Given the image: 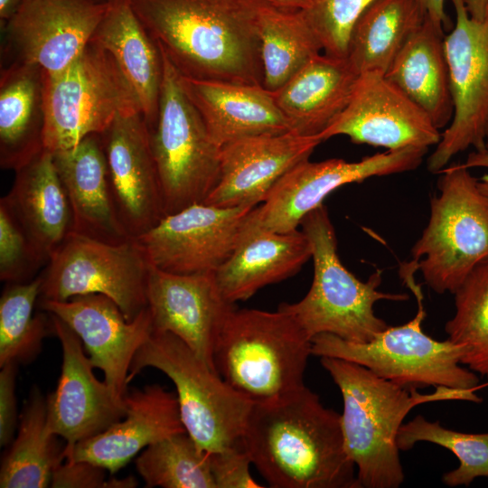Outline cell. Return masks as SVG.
<instances>
[{"mask_svg":"<svg viewBox=\"0 0 488 488\" xmlns=\"http://www.w3.org/2000/svg\"><path fill=\"white\" fill-rule=\"evenodd\" d=\"M182 77L263 83L259 16L265 0H129Z\"/></svg>","mask_w":488,"mask_h":488,"instance_id":"1","label":"cell"},{"mask_svg":"<svg viewBox=\"0 0 488 488\" xmlns=\"http://www.w3.org/2000/svg\"><path fill=\"white\" fill-rule=\"evenodd\" d=\"M243 444L273 488H359L341 414L305 386L284 399L257 403Z\"/></svg>","mask_w":488,"mask_h":488,"instance_id":"2","label":"cell"},{"mask_svg":"<svg viewBox=\"0 0 488 488\" xmlns=\"http://www.w3.org/2000/svg\"><path fill=\"white\" fill-rule=\"evenodd\" d=\"M320 361L342 393L344 446L357 468L359 488H398L403 483L397 436L414 407L443 400L483 401L476 389L436 387L423 394L355 362L333 357H321Z\"/></svg>","mask_w":488,"mask_h":488,"instance_id":"3","label":"cell"},{"mask_svg":"<svg viewBox=\"0 0 488 488\" xmlns=\"http://www.w3.org/2000/svg\"><path fill=\"white\" fill-rule=\"evenodd\" d=\"M312 339L286 312L234 309L218 339L216 372L254 404L303 389Z\"/></svg>","mask_w":488,"mask_h":488,"instance_id":"4","label":"cell"},{"mask_svg":"<svg viewBox=\"0 0 488 488\" xmlns=\"http://www.w3.org/2000/svg\"><path fill=\"white\" fill-rule=\"evenodd\" d=\"M300 226L311 245L312 286L300 301L282 303L278 308L289 314L311 339L320 333L353 343L374 339L389 326L375 314V303L405 301L408 296L378 290L382 281L380 270L363 282L343 265L334 228L324 204L308 213Z\"/></svg>","mask_w":488,"mask_h":488,"instance_id":"5","label":"cell"},{"mask_svg":"<svg viewBox=\"0 0 488 488\" xmlns=\"http://www.w3.org/2000/svg\"><path fill=\"white\" fill-rule=\"evenodd\" d=\"M146 367L174 384L186 432L205 453L243 444L254 403L211 370L177 336L153 332L136 353L128 382Z\"/></svg>","mask_w":488,"mask_h":488,"instance_id":"6","label":"cell"},{"mask_svg":"<svg viewBox=\"0 0 488 488\" xmlns=\"http://www.w3.org/2000/svg\"><path fill=\"white\" fill-rule=\"evenodd\" d=\"M430 202V218L411 249L426 284L454 294L488 258V196L465 164L446 166Z\"/></svg>","mask_w":488,"mask_h":488,"instance_id":"7","label":"cell"},{"mask_svg":"<svg viewBox=\"0 0 488 488\" xmlns=\"http://www.w3.org/2000/svg\"><path fill=\"white\" fill-rule=\"evenodd\" d=\"M161 53L163 80L158 114L154 125L147 127L164 214L169 215L204 202L220 177L221 147L185 91L180 73Z\"/></svg>","mask_w":488,"mask_h":488,"instance_id":"8","label":"cell"},{"mask_svg":"<svg viewBox=\"0 0 488 488\" xmlns=\"http://www.w3.org/2000/svg\"><path fill=\"white\" fill-rule=\"evenodd\" d=\"M415 297L418 311L408 323L389 325L366 343L320 333L312 339V354L355 362L405 388L477 389L476 373L461 366L463 347L449 339L436 340L423 331L422 322L426 317L423 295Z\"/></svg>","mask_w":488,"mask_h":488,"instance_id":"9","label":"cell"},{"mask_svg":"<svg viewBox=\"0 0 488 488\" xmlns=\"http://www.w3.org/2000/svg\"><path fill=\"white\" fill-rule=\"evenodd\" d=\"M132 113L142 114L132 88L112 55L89 42L63 71L46 74L44 149L70 150Z\"/></svg>","mask_w":488,"mask_h":488,"instance_id":"10","label":"cell"},{"mask_svg":"<svg viewBox=\"0 0 488 488\" xmlns=\"http://www.w3.org/2000/svg\"><path fill=\"white\" fill-rule=\"evenodd\" d=\"M150 267L135 239L111 244L71 232L54 250L42 274L39 299L67 301L101 294L132 321L147 307Z\"/></svg>","mask_w":488,"mask_h":488,"instance_id":"11","label":"cell"},{"mask_svg":"<svg viewBox=\"0 0 488 488\" xmlns=\"http://www.w3.org/2000/svg\"><path fill=\"white\" fill-rule=\"evenodd\" d=\"M427 152V148L405 147L377 153L357 162L340 158L305 160L290 169L267 199L248 213L239 241L260 231L283 233L297 230L304 218L334 190L374 176L412 171L420 165Z\"/></svg>","mask_w":488,"mask_h":488,"instance_id":"12","label":"cell"},{"mask_svg":"<svg viewBox=\"0 0 488 488\" xmlns=\"http://www.w3.org/2000/svg\"><path fill=\"white\" fill-rule=\"evenodd\" d=\"M455 23L444 44L449 70L453 117L427 169L439 173L458 153L473 146L486 149L488 128V10L484 19L473 18L465 0H451Z\"/></svg>","mask_w":488,"mask_h":488,"instance_id":"13","label":"cell"},{"mask_svg":"<svg viewBox=\"0 0 488 488\" xmlns=\"http://www.w3.org/2000/svg\"><path fill=\"white\" fill-rule=\"evenodd\" d=\"M251 210L194 203L164 216L135 239L157 269L180 275L215 272L236 249Z\"/></svg>","mask_w":488,"mask_h":488,"instance_id":"14","label":"cell"},{"mask_svg":"<svg viewBox=\"0 0 488 488\" xmlns=\"http://www.w3.org/2000/svg\"><path fill=\"white\" fill-rule=\"evenodd\" d=\"M107 7V0H23L3 25L5 51L13 62L34 64L56 75L89 43Z\"/></svg>","mask_w":488,"mask_h":488,"instance_id":"15","label":"cell"},{"mask_svg":"<svg viewBox=\"0 0 488 488\" xmlns=\"http://www.w3.org/2000/svg\"><path fill=\"white\" fill-rule=\"evenodd\" d=\"M439 129L427 114L391 83L384 73L360 74L343 111L321 134L323 141L346 136L355 144L387 150L437 145Z\"/></svg>","mask_w":488,"mask_h":488,"instance_id":"16","label":"cell"},{"mask_svg":"<svg viewBox=\"0 0 488 488\" xmlns=\"http://www.w3.org/2000/svg\"><path fill=\"white\" fill-rule=\"evenodd\" d=\"M50 315L61 345L62 364L56 389L46 398L47 428L63 438L65 455L78 443L122 419L126 405L95 377L78 334L58 316Z\"/></svg>","mask_w":488,"mask_h":488,"instance_id":"17","label":"cell"},{"mask_svg":"<svg viewBox=\"0 0 488 488\" xmlns=\"http://www.w3.org/2000/svg\"><path fill=\"white\" fill-rule=\"evenodd\" d=\"M146 297L153 332L177 336L216 371L215 347L235 306L223 296L215 272L180 275L151 266Z\"/></svg>","mask_w":488,"mask_h":488,"instance_id":"18","label":"cell"},{"mask_svg":"<svg viewBox=\"0 0 488 488\" xmlns=\"http://www.w3.org/2000/svg\"><path fill=\"white\" fill-rule=\"evenodd\" d=\"M42 310L58 316L80 338L93 368L99 369L115 396L124 399L133 359L153 333L146 307L127 321L117 305L101 294L67 301L39 300Z\"/></svg>","mask_w":488,"mask_h":488,"instance_id":"19","label":"cell"},{"mask_svg":"<svg viewBox=\"0 0 488 488\" xmlns=\"http://www.w3.org/2000/svg\"><path fill=\"white\" fill-rule=\"evenodd\" d=\"M100 136L118 218L136 239L165 215L147 125L141 113L120 114Z\"/></svg>","mask_w":488,"mask_h":488,"instance_id":"20","label":"cell"},{"mask_svg":"<svg viewBox=\"0 0 488 488\" xmlns=\"http://www.w3.org/2000/svg\"><path fill=\"white\" fill-rule=\"evenodd\" d=\"M320 136L287 132L240 138L221 148L218 183L203 203L255 208L294 166L309 159Z\"/></svg>","mask_w":488,"mask_h":488,"instance_id":"21","label":"cell"},{"mask_svg":"<svg viewBox=\"0 0 488 488\" xmlns=\"http://www.w3.org/2000/svg\"><path fill=\"white\" fill-rule=\"evenodd\" d=\"M124 401L126 414L122 419L75 445L64 460L89 461L113 474L147 446L186 431L176 394L161 385L127 391Z\"/></svg>","mask_w":488,"mask_h":488,"instance_id":"22","label":"cell"},{"mask_svg":"<svg viewBox=\"0 0 488 488\" xmlns=\"http://www.w3.org/2000/svg\"><path fill=\"white\" fill-rule=\"evenodd\" d=\"M52 155L70 204L72 232L111 244L132 239L116 210L101 136Z\"/></svg>","mask_w":488,"mask_h":488,"instance_id":"23","label":"cell"},{"mask_svg":"<svg viewBox=\"0 0 488 488\" xmlns=\"http://www.w3.org/2000/svg\"><path fill=\"white\" fill-rule=\"evenodd\" d=\"M182 80L211 138L221 148L244 137L292 132L271 92L263 85L184 77Z\"/></svg>","mask_w":488,"mask_h":488,"instance_id":"24","label":"cell"},{"mask_svg":"<svg viewBox=\"0 0 488 488\" xmlns=\"http://www.w3.org/2000/svg\"><path fill=\"white\" fill-rule=\"evenodd\" d=\"M358 77L347 58L322 52L271 94L292 132L320 136L348 105Z\"/></svg>","mask_w":488,"mask_h":488,"instance_id":"25","label":"cell"},{"mask_svg":"<svg viewBox=\"0 0 488 488\" xmlns=\"http://www.w3.org/2000/svg\"><path fill=\"white\" fill-rule=\"evenodd\" d=\"M47 261L73 231V217L52 153L43 149L15 172L9 192L1 198Z\"/></svg>","mask_w":488,"mask_h":488,"instance_id":"26","label":"cell"},{"mask_svg":"<svg viewBox=\"0 0 488 488\" xmlns=\"http://www.w3.org/2000/svg\"><path fill=\"white\" fill-rule=\"evenodd\" d=\"M106 13L90 39L108 51L129 83L148 127L156 120L163 58L129 0H107Z\"/></svg>","mask_w":488,"mask_h":488,"instance_id":"27","label":"cell"},{"mask_svg":"<svg viewBox=\"0 0 488 488\" xmlns=\"http://www.w3.org/2000/svg\"><path fill=\"white\" fill-rule=\"evenodd\" d=\"M311 258L310 241L303 230L260 231L242 238L215 277L223 296L235 304L294 276Z\"/></svg>","mask_w":488,"mask_h":488,"instance_id":"28","label":"cell"},{"mask_svg":"<svg viewBox=\"0 0 488 488\" xmlns=\"http://www.w3.org/2000/svg\"><path fill=\"white\" fill-rule=\"evenodd\" d=\"M45 71L13 62L0 76V166L18 171L44 149Z\"/></svg>","mask_w":488,"mask_h":488,"instance_id":"29","label":"cell"},{"mask_svg":"<svg viewBox=\"0 0 488 488\" xmlns=\"http://www.w3.org/2000/svg\"><path fill=\"white\" fill-rule=\"evenodd\" d=\"M444 38V30L426 16L385 72L438 129L449 125L454 111Z\"/></svg>","mask_w":488,"mask_h":488,"instance_id":"30","label":"cell"},{"mask_svg":"<svg viewBox=\"0 0 488 488\" xmlns=\"http://www.w3.org/2000/svg\"><path fill=\"white\" fill-rule=\"evenodd\" d=\"M418 0H374L353 26L347 60L358 74L384 73L408 39L423 23Z\"/></svg>","mask_w":488,"mask_h":488,"instance_id":"31","label":"cell"},{"mask_svg":"<svg viewBox=\"0 0 488 488\" xmlns=\"http://www.w3.org/2000/svg\"><path fill=\"white\" fill-rule=\"evenodd\" d=\"M65 444L47 428L46 398L33 387L18 422L16 437L0 468L1 488L51 486L55 467L64 460Z\"/></svg>","mask_w":488,"mask_h":488,"instance_id":"32","label":"cell"},{"mask_svg":"<svg viewBox=\"0 0 488 488\" xmlns=\"http://www.w3.org/2000/svg\"><path fill=\"white\" fill-rule=\"evenodd\" d=\"M263 87L273 92L323 52L322 44L302 10L266 5L259 16Z\"/></svg>","mask_w":488,"mask_h":488,"instance_id":"33","label":"cell"},{"mask_svg":"<svg viewBox=\"0 0 488 488\" xmlns=\"http://www.w3.org/2000/svg\"><path fill=\"white\" fill-rule=\"evenodd\" d=\"M42 275L25 283L6 284L0 298V367L25 364L40 353L43 339L53 333L52 319L33 314L41 295Z\"/></svg>","mask_w":488,"mask_h":488,"instance_id":"34","label":"cell"},{"mask_svg":"<svg viewBox=\"0 0 488 488\" xmlns=\"http://www.w3.org/2000/svg\"><path fill=\"white\" fill-rule=\"evenodd\" d=\"M136 467L145 487L216 488L208 454L186 431L145 448Z\"/></svg>","mask_w":488,"mask_h":488,"instance_id":"35","label":"cell"},{"mask_svg":"<svg viewBox=\"0 0 488 488\" xmlns=\"http://www.w3.org/2000/svg\"><path fill=\"white\" fill-rule=\"evenodd\" d=\"M455 312L445 330L464 349L461 363L488 379V258L454 293Z\"/></svg>","mask_w":488,"mask_h":488,"instance_id":"36","label":"cell"},{"mask_svg":"<svg viewBox=\"0 0 488 488\" xmlns=\"http://www.w3.org/2000/svg\"><path fill=\"white\" fill-rule=\"evenodd\" d=\"M418 442L443 446L458 458L459 466L442 477L446 485L468 486L475 478L488 477V432H458L443 427L438 420L431 422L418 415L402 424L398 432L397 446L399 450L407 451Z\"/></svg>","mask_w":488,"mask_h":488,"instance_id":"37","label":"cell"},{"mask_svg":"<svg viewBox=\"0 0 488 488\" xmlns=\"http://www.w3.org/2000/svg\"><path fill=\"white\" fill-rule=\"evenodd\" d=\"M374 0H311L302 10L319 39L323 52L346 58L354 24Z\"/></svg>","mask_w":488,"mask_h":488,"instance_id":"38","label":"cell"},{"mask_svg":"<svg viewBox=\"0 0 488 488\" xmlns=\"http://www.w3.org/2000/svg\"><path fill=\"white\" fill-rule=\"evenodd\" d=\"M47 261L35 248L8 205L0 200V279L25 283Z\"/></svg>","mask_w":488,"mask_h":488,"instance_id":"39","label":"cell"},{"mask_svg":"<svg viewBox=\"0 0 488 488\" xmlns=\"http://www.w3.org/2000/svg\"><path fill=\"white\" fill-rule=\"evenodd\" d=\"M216 488H260L251 476V458L244 444L208 454Z\"/></svg>","mask_w":488,"mask_h":488,"instance_id":"40","label":"cell"},{"mask_svg":"<svg viewBox=\"0 0 488 488\" xmlns=\"http://www.w3.org/2000/svg\"><path fill=\"white\" fill-rule=\"evenodd\" d=\"M105 468L86 460L61 462L53 470L51 487L109 488Z\"/></svg>","mask_w":488,"mask_h":488,"instance_id":"41","label":"cell"},{"mask_svg":"<svg viewBox=\"0 0 488 488\" xmlns=\"http://www.w3.org/2000/svg\"><path fill=\"white\" fill-rule=\"evenodd\" d=\"M18 364L0 367V445L5 446L14 440L17 422L15 377Z\"/></svg>","mask_w":488,"mask_h":488,"instance_id":"42","label":"cell"},{"mask_svg":"<svg viewBox=\"0 0 488 488\" xmlns=\"http://www.w3.org/2000/svg\"><path fill=\"white\" fill-rule=\"evenodd\" d=\"M426 13V16L439 29L445 30L449 25V18L445 11L446 0H418Z\"/></svg>","mask_w":488,"mask_h":488,"instance_id":"43","label":"cell"},{"mask_svg":"<svg viewBox=\"0 0 488 488\" xmlns=\"http://www.w3.org/2000/svg\"><path fill=\"white\" fill-rule=\"evenodd\" d=\"M464 164L469 169L473 167L488 168V150H475L470 153ZM478 186L480 190L488 196V175H485L481 180H478Z\"/></svg>","mask_w":488,"mask_h":488,"instance_id":"44","label":"cell"},{"mask_svg":"<svg viewBox=\"0 0 488 488\" xmlns=\"http://www.w3.org/2000/svg\"><path fill=\"white\" fill-rule=\"evenodd\" d=\"M23 0H0V20L5 24L18 11Z\"/></svg>","mask_w":488,"mask_h":488,"instance_id":"45","label":"cell"},{"mask_svg":"<svg viewBox=\"0 0 488 488\" xmlns=\"http://www.w3.org/2000/svg\"><path fill=\"white\" fill-rule=\"evenodd\" d=\"M268 5L285 10H305L311 0H265Z\"/></svg>","mask_w":488,"mask_h":488,"instance_id":"46","label":"cell"},{"mask_svg":"<svg viewBox=\"0 0 488 488\" xmlns=\"http://www.w3.org/2000/svg\"><path fill=\"white\" fill-rule=\"evenodd\" d=\"M469 14L477 20L484 19L488 10V0H465Z\"/></svg>","mask_w":488,"mask_h":488,"instance_id":"47","label":"cell"},{"mask_svg":"<svg viewBox=\"0 0 488 488\" xmlns=\"http://www.w3.org/2000/svg\"><path fill=\"white\" fill-rule=\"evenodd\" d=\"M485 144H486V149L488 150V128H487V132H486V140H485Z\"/></svg>","mask_w":488,"mask_h":488,"instance_id":"48","label":"cell"}]
</instances>
